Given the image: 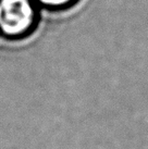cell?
Returning a JSON list of instances; mask_svg holds the SVG:
<instances>
[{
	"label": "cell",
	"mask_w": 148,
	"mask_h": 149,
	"mask_svg": "<svg viewBox=\"0 0 148 149\" xmlns=\"http://www.w3.org/2000/svg\"><path fill=\"white\" fill-rule=\"evenodd\" d=\"M37 9L33 0H0V35L9 39L29 35L36 26Z\"/></svg>",
	"instance_id": "cell-1"
},
{
	"label": "cell",
	"mask_w": 148,
	"mask_h": 149,
	"mask_svg": "<svg viewBox=\"0 0 148 149\" xmlns=\"http://www.w3.org/2000/svg\"><path fill=\"white\" fill-rule=\"evenodd\" d=\"M37 7L47 10H63L73 6L77 0H33Z\"/></svg>",
	"instance_id": "cell-2"
}]
</instances>
